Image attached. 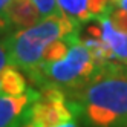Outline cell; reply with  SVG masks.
I'll return each instance as SVG.
<instances>
[{
	"instance_id": "1",
	"label": "cell",
	"mask_w": 127,
	"mask_h": 127,
	"mask_svg": "<svg viewBox=\"0 0 127 127\" xmlns=\"http://www.w3.org/2000/svg\"><path fill=\"white\" fill-rule=\"evenodd\" d=\"M87 120L96 127H127V72L109 63L80 95Z\"/></svg>"
},
{
	"instance_id": "2",
	"label": "cell",
	"mask_w": 127,
	"mask_h": 127,
	"mask_svg": "<svg viewBox=\"0 0 127 127\" xmlns=\"http://www.w3.org/2000/svg\"><path fill=\"white\" fill-rule=\"evenodd\" d=\"M77 26L78 23L60 11L57 14L43 17L32 26L14 32L6 38V44L15 66L34 75L49 44L69 34L78 32Z\"/></svg>"
},
{
	"instance_id": "3",
	"label": "cell",
	"mask_w": 127,
	"mask_h": 127,
	"mask_svg": "<svg viewBox=\"0 0 127 127\" xmlns=\"http://www.w3.org/2000/svg\"><path fill=\"white\" fill-rule=\"evenodd\" d=\"M98 69L99 64L81 41L80 34H77L64 57L55 61L41 63L32 77L35 80L46 81L48 86H55L61 90L78 89L84 87Z\"/></svg>"
},
{
	"instance_id": "4",
	"label": "cell",
	"mask_w": 127,
	"mask_h": 127,
	"mask_svg": "<svg viewBox=\"0 0 127 127\" xmlns=\"http://www.w3.org/2000/svg\"><path fill=\"white\" fill-rule=\"evenodd\" d=\"M75 120V112L63 94L55 86H46L31 104L26 121L37 127H57Z\"/></svg>"
},
{
	"instance_id": "5",
	"label": "cell",
	"mask_w": 127,
	"mask_h": 127,
	"mask_svg": "<svg viewBox=\"0 0 127 127\" xmlns=\"http://www.w3.org/2000/svg\"><path fill=\"white\" fill-rule=\"evenodd\" d=\"M37 96L32 90L23 95H0V127H23Z\"/></svg>"
},
{
	"instance_id": "6",
	"label": "cell",
	"mask_w": 127,
	"mask_h": 127,
	"mask_svg": "<svg viewBox=\"0 0 127 127\" xmlns=\"http://www.w3.org/2000/svg\"><path fill=\"white\" fill-rule=\"evenodd\" d=\"M63 14L75 23H86L96 20L110 9V0H57Z\"/></svg>"
},
{
	"instance_id": "7",
	"label": "cell",
	"mask_w": 127,
	"mask_h": 127,
	"mask_svg": "<svg viewBox=\"0 0 127 127\" xmlns=\"http://www.w3.org/2000/svg\"><path fill=\"white\" fill-rule=\"evenodd\" d=\"M107 12L96 19V22L99 25L101 37H103L104 43L107 44V48L112 51L115 60L127 64V32L118 29L112 23Z\"/></svg>"
},
{
	"instance_id": "8",
	"label": "cell",
	"mask_w": 127,
	"mask_h": 127,
	"mask_svg": "<svg viewBox=\"0 0 127 127\" xmlns=\"http://www.w3.org/2000/svg\"><path fill=\"white\" fill-rule=\"evenodd\" d=\"M6 17L19 29L32 26L43 17L32 0H11L6 8Z\"/></svg>"
},
{
	"instance_id": "9",
	"label": "cell",
	"mask_w": 127,
	"mask_h": 127,
	"mask_svg": "<svg viewBox=\"0 0 127 127\" xmlns=\"http://www.w3.org/2000/svg\"><path fill=\"white\" fill-rule=\"evenodd\" d=\"M26 92H29L28 81L19 67L0 72V95H23Z\"/></svg>"
},
{
	"instance_id": "10",
	"label": "cell",
	"mask_w": 127,
	"mask_h": 127,
	"mask_svg": "<svg viewBox=\"0 0 127 127\" xmlns=\"http://www.w3.org/2000/svg\"><path fill=\"white\" fill-rule=\"evenodd\" d=\"M32 2L35 3V6H37L38 11L41 12V17H48V15L60 12L57 0H32Z\"/></svg>"
},
{
	"instance_id": "11",
	"label": "cell",
	"mask_w": 127,
	"mask_h": 127,
	"mask_svg": "<svg viewBox=\"0 0 127 127\" xmlns=\"http://www.w3.org/2000/svg\"><path fill=\"white\" fill-rule=\"evenodd\" d=\"M11 67H17V66H15V63L11 57L9 49H8L6 40L0 41V72L6 70V69H11Z\"/></svg>"
},
{
	"instance_id": "12",
	"label": "cell",
	"mask_w": 127,
	"mask_h": 127,
	"mask_svg": "<svg viewBox=\"0 0 127 127\" xmlns=\"http://www.w3.org/2000/svg\"><path fill=\"white\" fill-rule=\"evenodd\" d=\"M9 2L11 0H0V29H5L8 25H11V22L6 17V8Z\"/></svg>"
},
{
	"instance_id": "13",
	"label": "cell",
	"mask_w": 127,
	"mask_h": 127,
	"mask_svg": "<svg viewBox=\"0 0 127 127\" xmlns=\"http://www.w3.org/2000/svg\"><path fill=\"white\" fill-rule=\"evenodd\" d=\"M23 127H37V126H34V124H31V123L26 121V123L23 124ZM57 127H80V126H78L77 118H75V120H72V121H69V123H64V124H61V126H57Z\"/></svg>"
},
{
	"instance_id": "14",
	"label": "cell",
	"mask_w": 127,
	"mask_h": 127,
	"mask_svg": "<svg viewBox=\"0 0 127 127\" xmlns=\"http://www.w3.org/2000/svg\"><path fill=\"white\" fill-rule=\"evenodd\" d=\"M113 8H120V9L127 11V0H110Z\"/></svg>"
}]
</instances>
